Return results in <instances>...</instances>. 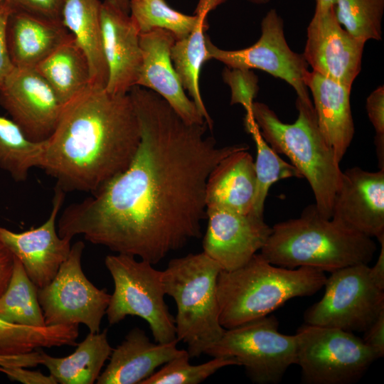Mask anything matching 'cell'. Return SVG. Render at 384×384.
<instances>
[{
	"mask_svg": "<svg viewBox=\"0 0 384 384\" xmlns=\"http://www.w3.org/2000/svg\"><path fill=\"white\" fill-rule=\"evenodd\" d=\"M129 94L140 142L128 168L100 190L70 204L60 237L78 235L152 265L202 235L206 188L218 164L247 144L218 146L206 122H185L159 95L135 85Z\"/></svg>",
	"mask_w": 384,
	"mask_h": 384,
	"instance_id": "6da1fadb",
	"label": "cell"
},
{
	"mask_svg": "<svg viewBox=\"0 0 384 384\" xmlns=\"http://www.w3.org/2000/svg\"><path fill=\"white\" fill-rule=\"evenodd\" d=\"M140 137L129 94L91 85L63 105L38 168L65 193L92 194L128 168Z\"/></svg>",
	"mask_w": 384,
	"mask_h": 384,
	"instance_id": "7a4b0ae2",
	"label": "cell"
},
{
	"mask_svg": "<svg viewBox=\"0 0 384 384\" xmlns=\"http://www.w3.org/2000/svg\"><path fill=\"white\" fill-rule=\"evenodd\" d=\"M376 250L372 238L322 217L311 204L299 218L272 227L260 254L274 265L308 267L331 273L351 265H368Z\"/></svg>",
	"mask_w": 384,
	"mask_h": 384,
	"instance_id": "3957f363",
	"label": "cell"
},
{
	"mask_svg": "<svg viewBox=\"0 0 384 384\" xmlns=\"http://www.w3.org/2000/svg\"><path fill=\"white\" fill-rule=\"evenodd\" d=\"M326 277L315 268L274 265L256 253L244 265L220 272V323L228 329L268 316L292 298L314 294L324 286Z\"/></svg>",
	"mask_w": 384,
	"mask_h": 384,
	"instance_id": "277c9868",
	"label": "cell"
},
{
	"mask_svg": "<svg viewBox=\"0 0 384 384\" xmlns=\"http://www.w3.org/2000/svg\"><path fill=\"white\" fill-rule=\"evenodd\" d=\"M296 107L298 117L292 124L282 122L267 105L258 102L252 104V117L267 143L287 156L307 180L321 215L331 219L342 176L340 163L319 129L313 102L297 97Z\"/></svg>",
	"mask_w": 384,
	"mask_h": 384,
	"instance_id": "5b68a950",
	"label": "cell"
},
{
	"mask_svg": "<svg viewBox=\"0 0 384 384\" xmlns=\"http://www.w3.org/2000/svg\"><path fill=\"white\" fill-rule=\"evenodd\" d=\"M221 267L203 252L171 260L162 271L166 295L176 304V338L191 358L199 357L225 329L219 319L217 280Z\"/></svg>",
	"mask_w": 384,
	"mask_h": 384,
	"instance_id": "8992f818",
	"label": "cell"
},
{
	"mask_svg": "<svg viewBox=\"0 0 384 384\" xmlns=\"http://www.w3.org/2000/svg\"><path fill=\"white\" fill-rule=\"evenodd\" d=\"M105 264L114 285L105 314L110 325L137 316L148 323L156 342L176 340L175 318L164 300L162 271L125 254L109 255Z\"/></svg>",
	"mask_w": 384,
	"mask_h": 384,
	"instance_id": "52a82bcc",
	"label": "cell"
},
{
	"mask_svg": "<svg viewBox=\"0 0 384 384\" xmlns=\"http://www.w3.org/2000/svg\"><path fill=\"white\" fill-rule=\"evenodd\" d=\"M295 335L297 364L306 384L354 383L378 359L352 332L305 323Z\"/></svg>",
	"mask_w": 384,
	"mask_h": 384,
	"instance_id": "ba28073f",
	"label": "cell"
},
{
	"mask_svg": "<svg viewBox=\"0 0 384 384\" xmlns=\"http://www.w3.org/2000/svg\"><path fill=\"white\" fill-rule=\"evenodd\" d=\"M278 328L277 319L268 315L225 329L205 354L235 360L255 383H278L297 364V348L296 335L283 334Z\"/></svg>",
	"mask_w": 384,
	"mask_h": 384,
	"instance_id": "9c48e42d",
	"label": "cell"
},
{
	"mask_svg": "<svg viewBox=\"0 0 384 384\" xmlns=\"http://www.w3.org/2000/svg\"><path fill=\"white\" fill-rule=\"evenodd\" d=\"M369 270L368 265L357 264L331 272L322 298L305 311V323L364 332L384 311V290Z\"/></svg>",
	"mask_w": 384,
	"mask_h": 384,
	"instance_id": "30bf717a",
	"label": "cell"
},
{
	"mask_svg": "<svg viewBox=\"0 0 384 384\" xmlns=\"http://www.w3.org/2000/svg\"><path fill=\"white\" fill-rule=\"evenodd\" d=\"M84 248L82 241L75 242L51 282L37 288L46 326L82 324L90 332H100L111 294L85 275L81 265Z\"/></svg>",
	"mask_w": 384,
	"mask_h": 384,
	"instance_id": "8fae6325",
	"label": "cell"
},
{
	"mask_svg": "<svg viewBox=\"0 0 384 384\" xmlns=\"http://www.w3.org/2000/svg\"><path fill=\"white\" fill-rule=\"evenodd\" d=\"M206 46L208 60H218L228 68L262 70L291 85L299 99L312 103L304 82L308 64L302 54L294 52L288 46L284 22L276 9L269 10L263 17L260 37L251 46L223 50L215 46L208 35Z\"/></svg>",
	"mask_w": 384,
	"mask_h": 384,
	"instance_id": "7c38bea8",
	"label": "cell"
},
{
	"mask_svg": "<svg viewBox=\"0 0 384 384\" xmlns=\"http://www.w3.org/2000/svg\"><path fill=\"white\" fill-rule=\"evenodd\" d=\"M364 46L338 23L333 6L316 2L302 54L312 71L351 88L361 69Z\"/></svg>",
	"mask_w": 384,
	"mask_h": 384,
	"instance_id": "4fadbf2b",
	"label": "cell"
},
{
	"mask_svg": "<svg viewBox=\"0 0 384 384\" xmlns=\"http://www.w3.org/2000/svg\"><path fill=\"white\" fill-rule=\"evenodd\" d=\"M0 105L31 141L53 133L63 105L35 68H16L0 88Z\"/></svg>",
	"mask_w": 384,
	"mask_h": 384,
	"instance_id": "5bb4252c",
	"label": "cell"
},
{
	"mask_svg": "<svg viewBox=\"0 0 384 384\" xmlns=\"http://www.w3.org/2000/svg\"><path fill=\"white\" fill-rule=\"evenodd\" d=\"M206 218L203 252L227 271L246 264L262 248L272 231L263 217L251 213L207 206Z\"/></svg>",
	"mask_w": 384,
	"mask_h": 384,
	"instance_id": "9a60e30c",
	"label": "cell"
},
{
	"mask_svg": "<svg viewBox=\"0 0 384 384\" xmlns=\"http://www.w3.org/2000/svg\"><path fill=\"white\" fill-rule=\"evenodd\" d=\"M54 191L50 215L41 225L21 233L0 226V240L21 261L38 289L51 282L72 246L71 240L60 237L56 230V219L65 193L56 186Z\"/></svg>",
	"mask_w": 384,
	"mask_h": 384,
	"instance_id": "2e32d148",
	"label": "cell"
},
{
	"mask_svg": "<svg viewBox=\"0 0 384 384\" xmlns=\"http://www.w3.org/2000/svg\"><path fill=\"white\" fill-rule=\"evenodd\" d=\"M331 219L356 233L377 239L384 235V169L342 171Z\"/></svg>",
	"mask_w": 384,
	"mask_h": 384,
	"instance_id": "e0dca14e",
	"label": "cell"
},
{
	"mask_svg": "<svg viewBox=\"0 0 384 384\" xmlns=\"http://www.w3.org/2000/svg\"><path fill=\"white\" fill-rule=\"evenodd\" d=\"M102 46L109 71L106 90L127 94L136 85L142 63L140 33L130 14L113 0L101 2Z\"/></svg>",
	"mask_w": 384,
	"mask_h": 384,
	"instance_id": "ac0fdd59",
	"label": "cell"
},
{
	"mask_svg": "<svg viewBox=\"0 0 384 384\" xmlns=\"http://www.w3.org/2000/svg\"><path fill=\"white\" fill-rule=\"evenodd\" d=\"M176 41L172 33L161 28L140 34L142 63L136 85L159 95L185 122L205 123L194 102L186 95L173 65L171 49Z\"/></svg>",
	"mask_w": 384,
	"mask_h": 384,
	"instance_id": "d6986e66",
	"label": "cell"
},
{
	"mask_svg": "<svg viewBox=\"0 0 384 384\" xmlns=\"http://www.w3.org/2000/svg\"><path fill=\"white\" fill-rule=\"evenodd\" d=\"M178 340L168 343L151 342L145 332L135 327L112 350L110 362L97 379V384H141L156 369L182 354Z\"/></svg>",
	"mask_w": 384,
	"mask_h": 384,
	"instance_id": "ffe728a7",
	"label": "cell"
},
{
	"mask_svg": "<svg viewBox=\"0 0 384 384\" xmlns=\"http://www.w3.org/2000/svg\"><path fill=\"white\" fill-rule=\"evenodd\" d=\"M304 82L313 97L319 129L340 163L354 135L351 88L314 71L307 72Z\"/></svg>",
	"mask_w": 384,
	"mask_h": 384,
	"instance_id": "44dd1931",
	"label": "cell"
},
{
	"mask_svg": "<svg viewBox=\"0 0 384 384\" xmlns=\"http://www.w3.org/2000/svg\"><path fill=\"white\" fill-rule=\"evenodd\" d=\"M9 53L16 68H35L64 43L73 38L62 21L11 10L6 22Z\"/></svg>",
	"mask_w": 384,
	"mask_h": 384,
	"instance_id": "7402d4cb",
	"label": "cell"
},
{
	"mask_svg": "<svg viewBox=\"0 0 384 384\" xmlns=\"http://www.w3.org/2000/svg\"><path fill=\"white\" fill-rule=\"evenodd\" d=\"M247 150L231 153L213 169L206 183V207L250 213L255 191V172L252 156Z\"/></svg>",
	"mask_w": 384,
	"mask_h": 384,
	"instance_id": "603a6c76",
	"label": "cell"
},
{
	"mask_svg": "<svg viewBox=\"0 0 384 384\" xmlns=\"http://www.w3.org/2000/svg\"><path fill=\"white\" fill-rule=\"evenodd\" d=\"M100 8L99 0H67L62 22L87 58L91 85L105 88L109 71L103 52Z\"/></svg>",
	"mask_w": 384,
	"mask_h": 384,
	"instance_id": "cb8c5ba5",
	"label": "cell"
},
{
	"mask_svg": "<svg viewBox=\"0 0 384 384\" xmlns=\"http://www.w3.org/2000/svg\"><path fill=\"white\" fill-rule=\"evenodd\" d=\"M70 355L58 358L41 349L42 363L58 383L92 384L101 373L113 348L107 339V329L87 335Z\"/></svg>",
	"mask_w": 384,
	"mask_h": 384,
	"instance_id": "d4e9b609",
	"label": "cell"
},
{
	"mask_svg": "<svg viewBox=\"0 0 384 384\" xmlns=\"http://www.w3.org/2000/svg\"><path fill=\"white\" fill-rule=\"evenodd\" d=\"M35 68L63 105L91 86L87 58L74 38L59 46Z\"/></svg>",
	"mask_w": 384,
	"mask_h": 384,
	"instance_id": "484cf974",
	"label": "cell"
},
{
	"mask_svg": "<svg viewBox=\"0 0 384 384\" xmlns=\"http://www.w3.org/2000/svg\"><path fill=\"white\" fill-rule=\"evenodd\" d=\"M79 325L35 327L0 319V357L23 355L43 348L76 346Z\"/></svg>",
	"mask_w": 384,
	"mask_h": 384,
	"instance_id": "4316f807",
	"label": "cell"
},
{
	"mask_svg": "<svg viewBox=\"0 0 384 384\" xmlns=\"http://www.w3.org/2000/svg\"><path fill=\"white\" fill-rule=\"evenodd\" d=\"M9 284L0 296V319L23 326H46L40 306L37 287L26 274L21 261L14 256Z\"/></svg>",
	"mask_w": 384,
	"mask_h": 384,
	"instance_id": "83f0119b",
	"label": "cell"
},
{
	"mask_svg": "<svg viewBox=\"0 0 384 384\" xmlns=\"http://www.w3.org/2000/svg\"><path fill=\"white\" fill-rule=\"evenodd\" d=\"M245 129L255 143L257 156L255 165V191L250 213L263 217L265 201L270 186L287 178H303L298 169L282 158L267 143L253 118L245 117Z\"/></svg>",
	"mask_w": 384,
	"mask_h": 384,
	"instance_id": "f1b7e54d",
	"label": "cell"
},
{
	"mask_svg": "<svg viewBox=\"0 0 384 384\" xmlns=\"http://www.w3.org/2000/svg\"><path fill=\"white\" fill-rule=\"evenodd\" d=\"M43 149V142L31 141L11 119L0 116V169L15 181H25L39 167Z\"/></svg>",
	"mask_w": 384,
	"mask_h": 384,
	"instance_id": "f546056e",
	"label": "cell"
},
{
	"mask_svg": "<svg viewBox=\"0 0 384 384\" xmlns=\"http://www.w3.org/2000/svg\"><path fill=\"white\" fill-rule=\"evenodd\" d=\"M130 16L140 34L161 28L176 40L186 37L194 28L198 16L186 15L170 7L164 0H129Z\"/></svg>",
	"mask_w": 384,
	"mask_h": 384,
	"instance_id": "4dcf8cb0",
	"label": "cell"
},
{
	"mask_svg": "<svg viewBox=\"0 0 384 384\" xmlns=\"http://www.w3.org/2000/svg\"><path fill=\"white\" fill-rule=\"evenodd\" d=\"M333 9L338 23L355 38L364 43L382 39L384 0H336Z\"/></svg>",
	"mask_w": 384,
	"mask_h": 384,
	"instance_id": "1f68e13d",
	"label": "cell"
},
{
	"mask_svg": "<svg viewBox=\"0 0 384 384\" xmlns=\"http://www.w3.org/2000/svg\"><path fill=\"white\" fill-rule=\"evenodd\" d=\"M187 351L172 358L141 384H198L220 369L230 366H238L231 358L213 357L206 363L192 365Z\"/></svg>",
	"mask_w": 384,
	"mask_h": 384,
	"instance_id": "d6a6232c",
	"label": "cell"
},
{
	"mask_svg": "<svg viewBox=\"0 0 384 384\" xmlns=\"http://www.w3.org/2000/svg\"><path fill=\"white\" fill-rule=\"evenodd\" d=\"M222 75L230 88V105H241L246 112L245 116L252 117V106L259 90L257 76L248 69L228 67Z\"/></svg>",
	"mask_w": 384,
	"mask_h": 384,
	"instance_id": "836d02e7",
	"label": "cell"
},
{
	"mask_svg": "<svg viewBox=\"0 0 384 384\" xmlns=\"http://www.w3.org/2000/svg\"><path fill=\"white\" fill-rule=\"evenodd\" d=\"M11 10L20 11L50 21H62L67 0H4Z\"/></svg>",
	"mask_w": 384,
	"mask_h": 384,
	"instance_id": "e575fe53",
	"label": "cell"
},
{
	"mask_svg": "<svg viewBox=\"0 0 384 384\" xmlns=\"http://www.w3.org/2000/svg\"><path fill=\"white\" fill-rule=\"evenodd\" d=\"M366 110L375 132V145L377 151L384 150V87L379 86L367 97Z\"/></svg>",
	"mask_w": 384,
	"mask_h": 384,
	"instance_id": "d590c367",
	"label": "cell"
},
{
	"mask_svg": "<svg viewBox=\"0 0 384 384\" xmlns=\"http://www.w3.org/2000/svg\"><path fill=\"white\" fill-rule=\"evenodd\" d=\"M11 11L5 1L0 4V88L15 68L9 53L6 37V22Z\"/></svg>",
	"mask_w": 384,
	"mask_h": 384,
	"instance_id": "8d00e7d4",
	"label": "cell"
},
{
	"mask_svg": "<svg viewBox=\"0 0 384 384\" xmlns=\"http://www.w3.org/2000/svg\"><path fill=\"white\" fill-rule=\"evenodd\" d=\"M25 367L0 366V372L6 374L11 380L24 384H57L52 375H46L40 371L26 370Z\"/></svg>",
	"mask_w": 384,
	"mask_h": 384,
	"instance_id": "74e56055",
	"label": "cell"
},
{
	"mask_svg": "<svg viewBox=\"0 0 384 384\" xmlns=\"http://www.w3.org/2000/svg\"><path fill=\"white\" fill-rule=\"evenodd\" d=\"M364 343L377 355L378 358L384 355V311L364 331Z\"/></svg>",
	"mask_w": 384,
	"mask_h": 384,
	"instance_id": "f35d334b",
	"label": "cell"
},
{
	"mask_svg": "<svg viewBox=\"0 0 384 384\" xmlns=\"http://www.w3.org/2000/svg\"><path fill=\"white\" fill-rule=\"evenodd\" d=\"M14 257L0 240V296L6 289L14 268Z\"/></svg>",
	"mask_w": 384,
	"mask_h": 384,
	"instance_id": "ab89813d",
	"label": "cell"
},
{
	"mask_svg": "<svg viewBox=\"0 0 384 384\" xmlns=\"http://www.w3.org/2000/svg\"><path fill=\"white\" fill-rule=\"evenodd\" d=\"M41 363L40 350L23 355L0 357V366L5 367H31L41 364Z\"/></svg>",
	"mask_w": 384,
	"mask_h": 384,
	"instance_id": "60d3db41",
	"label": "cell"
},
{
	"mask_svg": "<svg viewBox=\"0 0 384 384\" xmlns=\"http://www.w3.org/2000/svg\"><path fill=\"white\" fill-rule=\"evenodd\" d=\"M378 240L381 245V249L375 264L370 267L369 273L373 283L384 290V235Z\"/></svg>",
	"mask_w": 384,
	"mask_h": 384,
	"instance_id": "b9f144b4",
	"label": "cell"
},
{
	"mask_svg": "<svg viewBox=\"0 0 384 384\" xmlns=\"http://www.w3.org/2000/svg\"><path fill=\"white\" fill-rule=\"evenodd\" d=\"M226 1L227 0H199L197 7L206 9L210 12Z\"/></svg>",
	"mask_w": 384,
	"mask_h": 384,
	"instance_id": "7bdbcfd3",
	"label": "cell"
},
{
	"mask_svg": "<svg viewBox=\"0 0 384 384\" xmlns=\"http://www.w3.org/2000/svg\"><path fill=\"white\" fill-rule=\"evenodd\" d=\"M123 11L129 14V0H113Z\"/></svg>",
	"mask_w": 384,
	"mask_h": 384,
	"instance_id": "ee69618b",
	"label": "cell"
},
{
	"mask_svg": "<svg viewBox=\"0 0 384 384\" xmlns=\"http://www.w3.org/2000/svg\"><path fill=\"white\" fill-rule=\"evenodd\" d=\"M336 0H316V2L326 7L333 6Z\"/></svg>",
	"mask_w": 384,
	"mask_h": 384,
	"instance_id": "f6af8a7d",
	"label": "cell"
},
{
	"mask_svg": "<svg viewBox=\"0 0 384 384\" xmlns=\"http://www.w3.org/2000/svg\"><path fill=\"white\" fill-rule=\"evenodd\" d=\"M248 1L255 4H266L270 2V0H247Z\"/></svg>",
	"mask_w": 384,
	"mask_h": 384,
	"instance_id": "bcb514c9",
	"label": "cell"
},
{
	"mask_svg": "<svg viewBox=\"0 0 384 384\" xmlns=\"http://www.w3.org/2000/svg\"><path fill=\"white\" fill-rule=\"evenodd\" d=\"M4 0H0V4H1Z\"/></svg>",
	"mask_w": 384,
	"mask_h": 384,
	"instance_id": "7dc6e473",
	"label": "cell"
}]
</instances>
